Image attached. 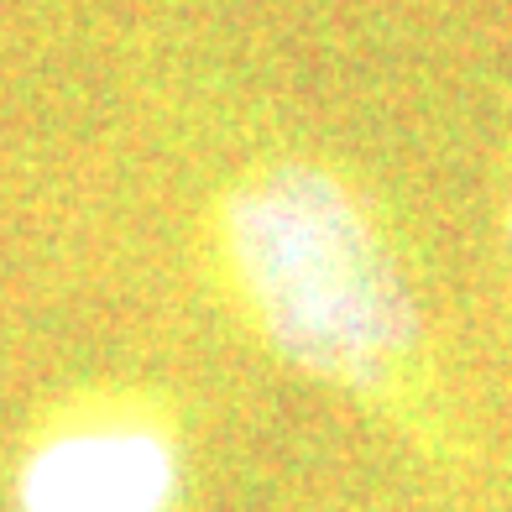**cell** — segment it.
I'll list each match as a JSON object with an SVG mask.
<instances>
[{"label": "cell", "instance_id": "cell-1", "mask_svg": "<svg viewBox=\"0 0 512 512\" xmlns=\"http://www.w3.org/2000/svg\"><path fill=\"white\" fill-rule=\"evenodd\" d=\"M194 272L267 361L366 418L418 471L476 476L450 351L361 173L298 147L251 152L199 199Z\"/></svg>", "mask_w": 512, "mask_h": 512}, {"label": "cell", "instance_id": "cell-2", "mask_svg": "<svg viewBox=\"0 0 512 512\" xmlns=\"http://www.w3.org/2000/svg\"><path fill=\"white\" fill-rule=\"evenodd\" d=\"M189 465V403L168 382L84 377L21 429L11 512H178Z\"/></svg>", "mask_w": 512, "mask_h": 512}, {"label": "cell", "instance_id": "cell-3", "mask_svg": "<svg viewBox=\"0 0 512 512\" xmlns=\"http://www.w3.org/2000/svg\"><path fill=\"white\" fill-rule=\"evenodd\" d=\"M502 251H507V283H512V136L502 152Z\"/></svg>", "mask_w": 512, "mask_h": 512}]
</instances>
